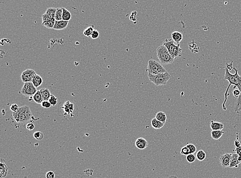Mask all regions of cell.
<instances>
[{"mask_svg":"<svg viewBox=\"0 0 241 178\" xmlns=\"http://www.w3.org/2000/svg\"><path fill=\"white\" fill-rule=\"evenodd\" d=\"M233 94H234V96L236 97V99H238L241 95V92L239 90V89L236 88V89H234V90L233 91Z\"/></svg>","mask_w":241,"mask_h":178,"instance_id":"f35d334b","label":"cell"},{"mask_svg":"<svg viewBox=\"0 0 241 178\" xmlns=\"http://www.w3.org/2000/svg\"><path fill=\"white\" fill-rule=\"evenodd\" d=\"M94 27L93 26H90L89 27L86 28L85 29L84 31H83V34L85 35V36L87 37H91L92 34L93 32L94 31Z\"/></svg>","mask_w":241,"mask_h":178,"instance_id":"4316f807","label":"cell"},{"mask_svg":"<svg viewBox=\"0 0 241 178\" xmlns=\"http://www.w3.org/2000/svg\"><path fill=\"white\" fill-rule=\"evenodd\" d=\"M69 23V21H65L63 20L56 21L53 29L55 30H58V31L63 30L67 27Z\"/></svg>","mask_w":241,"mask_h":178,"instance_id":"5bb4252c","label":"cell"},{"mask_svg":"<svg viewBox=\"0 0 241 178\" xmlns=\"http://www.w3.org/2000/svg\"><path fill=\"white\" fill-rule=\"evenodd\" d=\"M36 72L33 69H28L23 71L21 76V79L24 83L27 82H32L33 77L36 74Z\"/></svg>","mask_w":241,"mask_h":178,"instance_id":"ba28073f","label":"cell"},{"mask_svg":"<svg viewBox=\"0 0 241 178\" xmlns=\"http://www.w3.org/2000/svg\"><path fill=\"white\" fill-rule=\"evenodd\" d=\"M149 80L157 86L166 85L168 81L171 78V75L169 73L166 72L163 74H159L157 75H152L148 74Z\"/></svg>","mask_w":241,"mask_h":178,"instance_id":"8992f818","label":"cell"},{"mask_svg":"<svg viewBox=\"0 0 241 178\" xmlns=\"http://www.w3.org/2000/svg\"><path fill=\"white\" fill-rule=\"evenodd\" d=\"M180 153L182 155H187L191 154L190 153V149H189V148L186 145L185 146H184L183 147L181 148L180 149Z\"/></svg>","mask_w":241,"mask_h":178,"instance_id":"1f68e13d","label":"cell"},{"mask_svg":"<svg viewBox=\"0 0 241 178\" xmlns=\"http://www.w3.org/2000/svg\"><path fill=\"white\" fill-rule=\"evenodd\" d=\"M232 155V153H227L221 155L220 157V160H219L220 163L223 168L229 167V166L230 165Z\"/></svg>","mask_w":241,"mask_h":178,"instance_id":"30bf717a","label":"cell"},{"mask_svg":"<svg viewBox=\"0 0 241 178\" xmlns=\"http://www.w3.org/2000/svg\"><path fill=\"white\" fill-rule=\"evenodd\" d=\"M239 155L237 153H233L231 157L230 165L229 168H237L239 166L241 161L239 160Z\"/></svg>","mask_w":241,"mask_h":178,"instance_id":"4fadbf2b","label":"cell"},{"mask_svg":"<svg viewBox=\"0 0 241 178\" xmlns=\"http://www.w3.org/2000/svg\"><path fill=\"white\" fill-rule=\"evenodd\" d=\"M13 117L17 123L24 124L31 119L33 114L29 106H23L19 107L17 112H13Z\"/></svg>","mask_w":241,"mask_h":178,"instance_id":"7a4b0ae2","label":"cell"},{"mask_svg":"<svg viewBox=\"0 0 241 178\" xmlns=\"http://www.w3.org/2000/svg\"><path fill=\"white\" fill-rule=\"evenodd\" d=\"M157 56L160 63L163 65L170 64L174 61V59L171 56L168 50L163 45L157 48Z\"/></svg>","mask_w":241,"mask_h":178,"instance_id":"3957f363","label":"cell"},{"mask_svg":"<svg viewBox=\"0 0 241 178\" xmlns=\"http://www.w3.org/2000/svg\"><path fill=\"white\" fill-rule=\"evenodd\" d=\"M135 146L139 149L142 150L149 146L148 142L143 137H139L135 141Z\"/></svg>","mask_w":241,"mask_h":178,"instance_id":"8fae6325","label":"cell"},{"mask_svg":"<svg viewBox=\"0 0 241 178\" xmlns=\"http://www.w3.org/2000/svg\"><path fill=\"white\" fill-rule=\"evenodd\" d=\"M40 90L41 92L43 101H49L51 94L49 92V90L48 88H43L40 89Z\"/></svg>","mask_w":241,"mask_h":178,"instance_id":"ac0fdd59","label":"cell"},{"mask_svg":"<svg viewBox=\"0 0 241 178\" xmlns=\"http://www.w3.org/2000/svg\"><path fill=\"white\" fill-rule=\"evenodd\" d=\"M8 168L5 164V161L1 158L0 162V178H5L7 175Z\"/></svg>","mask_w":241,"mask_h":178,"instance_id":"7c38bea8","label":"cell"},{"mask_svg":"<svg viewBox=\"0 0 241 178\" xmlns=\"http://www.w3.org/2000/svg\"><path fill=\"white\" fill-rule=\"evenodd\" d=\"M189 47L190 50L192 52L196 53L199 51V47H198L197 44L194 42H192L190 44Z\"/></svg>","mask_w":241,"mask_h":178,"instance_id":"83f0119b","label":"cell"},{"mask_svg":"<svg viewBox=\"0 0 241 178\" xmlns=\"http://www.w3.org/2000/svg\"><path fill=\"white\" fill-rule=\"evenodd\" d=\"M186 160L189 163H192L194 162L196 160V156L193 154H189L186 156Z\"/></svg>","mask_w":241,"mask_h":178,"instance_id":"d6a6232c","label":"cell"},{"mask_svg":"<svg viewBox=\"0 0 241 178\" xmlns=\"http://www.w3.org/2000/svg\"><path fill=\"white\" fill-rule=\"evenodd\" d=\"M41 106L44 108H49L51 107V104L49 101H43L41 103Z\"/></svg>","mask_w":241,"mask_h":178,"instance_id":"e575fe53","label":"cell"},{"mask_svg":"<svg viewBox=\"0 0 241 178\" xmlns=\"http://www.w3.org/2000/svg\"><path fill=\"white\" fill-rule=\"evenodd\" d=\"M99 31L97 30H96V29H94V31H93V32L92 34L91 38L93 39H97L99 37Z\"/></svg>","mask_w":241,"mask_h":178,"instance_id":"8d00e7d4","label":"cell"},{"mask_svg":"<svg viewBox=\"0 0 241 178\" xmlns=\"http://www.w3.org/2000/svg\"><path fill=\"white\" fill-rule=\"evenodd\" d=\"M35 125L32 122H29V123H27V124H26V129L29 130V131H31L35 129Z\"/></svg>","mask_w":241,"mask_h":178,"instance_id":"d590c367","label":"cell"},{"mask_svg":"<svg viewBox=\"0 0 241 178\" xmlns=\"http://www.w3.org/2000/svg\"><path fill=\"white\" fill-rule=\"evenodd\" d=\"M210 128L212 130H222L224 128V125L221 122L212 120L210 122Z\"/></svg>","mask_w":241,"mask_h":178,"instance_id":"9a60e30c","label":"cell"},{"mask_svg":"<svg viewBox=\"0 0 241 178\" xmlns=\"http://www.w3.org/2000/svg\"><path fill=\"white\" fill-rule=\"evenodd\" d=\"M33 135V137H35L36 140H39V141L43 140L44 136L43 132H34Z\"/></svg>","mask_w":241,"mask_h":178,"instance_id":"f546056e","label":"cell"},{"mask_svg":"<svg viewBox=\"0 0 241 178\" xmlns=\"http://www.w3.org/2000/svg\"><path fill=\"white\" fill-rule=\"evenodd\" d=\"M19 107L17 104H13L10 106V109L13 112H15L18 111Z\"/></svg>","mask_w":241,"mask_h":178,"instance_id":"74e56055","label":"cell"},{"mask_svg":"<svg viewBox=\"0 0 241 178\" xmlns=\"http://www.w3.org/2000/svg\"><path fill=\"white\" fill-rule=\"evenodd\" d=\"M32 83H33L34 86L36 87V88H37V87L40 86L41 84H42L43 80H42V78H41L40 76L36 74L35 76L33 77V81H32Z\"/></svg>","mask_w":241,"mask_h":178,"instance_id":"ffe728a7","label":"cell"},{"mask_svg":"<svg viewBox=\"0 0 241 178\" xmlns=\"http://www.w3.org/2000/svg\"><path fill=\"white\" fill-rule=\"evenodd\" d=\"M172 38L173 41L177 44H180V43L182 41L183 36L182 33L178 31H174L172 33Z\"/></svg>","mask_w":241,"mask_h":178,"instance_id":"2e32d148","label":"cell"},{"mask_svg":"<svg viewBox=\"0 0 241 178\" xmlns=\"http://www.w3.org/2000/svg\"><path fill=\"white\" fill-rule=\"evenodd\" d=\"M168 178H178L177 177L175 176H170Z\"/></svg>","mask_w":241,"mask_h":178,"instance_id":"b9f144b4","label":"cell"},{"mask_svg":"<svg viewBox=\"0 0 241 178\" xmlns=\"http://www.w3.org/2000/svg\"><path fill=\"white\" fill-rule=\"evenodd\" d=\"M46 178H55V174L53 171H49L47 172L46 173Z\"/></svg>","mask_w":241,"mask_h":178,"instance_id":"ab89813d","label":"cell"},{"mask_svg":"<svg viewBox=\"0 0 241 178\" xmlns=\"http://www.w3.org/2000/svg\"><path fill=\"white\" fill-rule=\"evenodd\" d=\"M155 118L159 120L160 121L162 122L163 123L165 124L166 120H167V116L164 112H157L155 116Z\"/></svg>","mask_w":241,"mask_h":178,"instance_id":"603a6c76","label":"cell"},{"mask_svg":"<svg viewBox=\"0 0 241 178\" xmlns=\"http://www.w3.org/2000/svg\"><path fill=\"white\" fill-rule=\"evenodd\" d=\"M63 15V9L62 8H57L56 12L55 14V20L56 21H60L62 20Z\"/></svg>","mask_w":241,"mask_h":178,"instance_id":"d4e9b609","label":"cell"},{"mask_svg":"<svg viewBox=\"0 0 241 178\" xmlns=\"http://www.w3.org/2000/svg\"><path fill=\"white\" fill-rule=\"evenodd\" d=\"M33 98L34 101L37 104H41L42 102L43 101V98H42V94H41V92L40 90L37 91L36 94L33 96Z\"/></svg>","mask_w":241,"mask_h":178,"instance_id":"44dd1931","label":"cell"},{"mask_svg":"<svg viewBox=\"0 0 241 178\" xmlns=\"http://www.w3.org/2000/svg\"><path fill=\"white\" fill-rule=\"evenodd\" d=\"M49 101L51 103V106H55L58 103V99L54 96V94H51Z\"/></svg>","mask_w":241,"mask_h":178,"instance_id":"4dcf8cb0","label":"cell"},{"mask_svg":"<svg viewBox=\"0 0 241 178\" xmlns=\"http://www.w3.org/2000/svg\"><path fill=\"white\" fill-rule=\"evenodd\" d=\"M57 8L51 7L47 8L46 12L42 16V22L48 20H55V14L56 12Z\"/></svg>","mask_w":241,"mask_h":178,"instance_id":"9c48e42d","label":"cell"},{"mask_svg":"<svg viewBox=\"0 0 241 178\" xmlns=\"http://www.w3.org/2000/svg\"><path fill=\"white\" fill-rule=\"evenodd\" d=\"M164 124L162 122L154 118L152 119L151 125L152 127L155 130H160L164 126Z\"/></svg>","mask_w":241,"mask_h":178,"instance_id":"e0dca14e","label":"cell"},{"mask_svg":"<svg viewBox=\"0 0 241 178\" xmlns=\"http://www.w3.org/2000/svg\"><path fill=\"white\" fill-rule=\"evenodd\" d=\"M233 64V62H231L230 64H226V67L229 70H231L232 69H234V67L232 65Z\"/></svg>","mask_w":241,"mask_h":178,"instance_id":"60d3db41","label":"cell"},{"mask_svg":"<svg viewBox=\"0 0 241 178\" xmlns=\"http://www.w3.org/2000/svg\"><path fill=\"white\" fill-rule=\"evenodd\" d=\"M196 158L198 160L200 161H203L206 158V154L205 152L203 150H198L196 153Z\"/></svg>","mask_w":241,"mask_h":178,"instance_id":"cb8c5ba5","label":"cell"},{"mask_svg":"<svg viewBox=\"0 0 241 178\" xmlns=\"http://www.w3.org/2000/svg\"><path fill=\"white\" fill-rule=\"evenodd\" d=\"M37 91V88L32 82H27L24 83L20 92L26 97H33Z\"/></svg>","mask_w":241,"mask_h":178,"instance_id":"52a82bcc","label":"cell"},{"mask_svg":"<svg viewBox=\"0 0 241 178\" xmlns=\"http://www.w3.org/2000/svg\"><path fill=\"white\" fill-rule=\"evenodd\" d=\"M55 22H56L55 20L46 21H45L44 22H42V25L46 28L51 29V28H54Z\"/></svg>","mask_w":241,"mask_h":178,"instance_id":"484cf974","label":"cell"},{"mask_svg":"<svg viewBox=\"0 0 241 178\" xmlns=\"http://www.w3.org/2000/svg\"><path fill=\"white\" fill-rule=\"evenodd\" d=\"M186 146L190 149V153L191 154H193L196 152V150H197L196 147L195 145H193V144H188Z\"/></svg>","mask_w":241,"mask_h":178,"instance_id":"836d02e7","label":"cell"},{"mask_svg":"<svg viewBox=\"0 0 241 178\" xmlns=\"http://www.w3.org/2000/svg\"><path fill=\"white\" fill-rule=\"evenodd\" d=\"M235 70V74H232L229 71V70L226 67L225 68V73L224 79L227 80L229 82L228 86L226 89V92L225 93V100L223 104V108L224 110H226V108L225 106L226 102L227 101V98L229 96L228 92L230 87L231 85H234V89H236V88L239 89L241 92V95L238 99L236 100V105L234 107V111L236 112H239L241 111V76L238 74V70L236 69L235 67H234Z\"/></svg>","mask_w":241,"mask_h":178,"instance_id":"6da1fadb","label":"cell"},{"mask_svg":"<svg viewBox=\"0 0 241 178\" xmlns=\"http://www.w3.org/2000/svg\"><path fill=\"white\" fill-rule=\"evenodd\" d=\"M62 9H63L62 20L69 22V21H70V20L71 19V18H72L71 13L69 10L65 8H62Z\"/></svg>","mask_w":241,"mask_h":178,"instance_id":"7402d4cb","label":"cell"},{"mask_svg":"<svg viewBox=\"0 0 241 178\" xmlns=\"http://www.w3.org/2000/svg\"><path fill=\"white\" fill-rule=\"evenodd\" d=\"M147 71L148 74L154 76L167 72L162 64L153 59H151L148 61Z\"/></svg>","mask_w":241,"mask_h":178,"instance_id":"5b68a950","label":"cell"},{"mask_svg":"<svg viewBox=\"0 0 241 178\" xmlns=\"http://www.w3.org/2000/svg\"><path fill=\"white\" fill-rule=\"evenodd\" d=\"M224 134L223 130H212L211 132V137L215 140L220 139Z\"/></svg>","mask_w":241,"mask_h":178,"instance_id":"d6986e66","label":"cell"},{"mask_svg":"<svg viewBox=\"0 0 241 178\" xmlns=\"http://www.w3.org/2000/svg\"><path fill=\"white\" fill-rule=\"evenodd\" d=\"M162 45L167 48L170 54L174 59L181 56L182 49L180 48V44L176 43L172 39H166Z\"/></svg>","mask_w":241,"mask_h":178,"instance_id":"277c9868","label":"cell"},{"mask_svg":"<svg viewBox=\"0 0 241 178\" xmlns=\"http://www.w3.org/2000/svg\"><path fill=\"white\" fill-rule=\"evenodd\" d=\"M64 112H66V114H71L73 112L74 110V104L72 105L70 107H68V104L67 102H65L64 106Z\"/></svg>","mask_w":241,"mask_h":178,"instance_id":"f1b7e54d","label":"cell"}]
</instances>
